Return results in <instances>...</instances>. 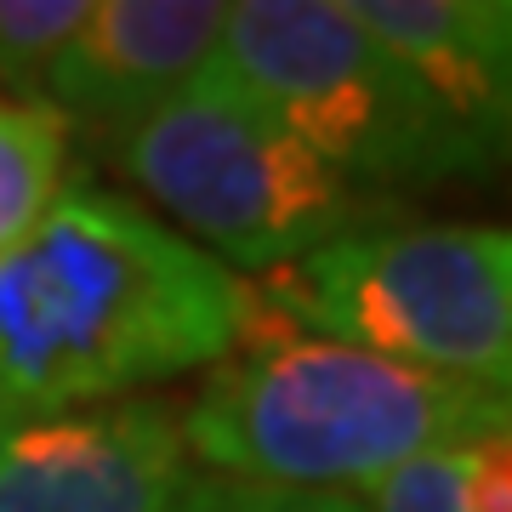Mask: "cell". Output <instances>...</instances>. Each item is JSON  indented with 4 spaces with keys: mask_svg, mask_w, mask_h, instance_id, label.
I'll use <instances>...</instances> for the list:
<instances>
[{
    "mask_svg": "<svg viewBox=\"0 0 512 512\" xmlns=\"http://www.w3.org/2000/svg\"><path fill=\"white\" fill-rule=\"evenodd\" d=\"M222 29V0H92V18L52 63L46 109L63 126L80 120L120 137L211 69Z\"/></svg>",
    "mask_w": 512,
    "mask_h": 512,
    "instance_id": "cell-7",
    "label": "cell"
},
{
    "mask_svg": "<svg viewBox=\"0 0 512 512\" xmlns=\"http://www.w3.org/2000/svg\"><path fill=\"white\" fill-rule=\"evenodd\" d=\"M92 0H0V97L46 109V80Z\"/></svg>",
    "mask_w": 512,
    "mask_h": 512,
    "instance_id": "cell-10",
    "label": "cell"
},
{
    "mask_svg": "<svg viewBox=\"0 0 512 512\" xmlns=\"http://www.w3.org/2000/svg\"><path fill=\"white\" fill-rule=\"evenodd\" d=\"M484 171L512 160V0H342Z\"/></svg>",
    "mask_w": 512,
    "mask_h": 512,
    "instance_id": "cell-8",
    "label": "cell"
},
{
    "mask_svg": "<svg viewBox=\"0 0 512 512\" xmlns=\"http://www.w3.org/2000/svg\"><path fill=\"white\" fill-rule=\"evenodd\" d=\"M109 165L160 205L183 239L256 279L393 217L387 194L330 171L211 69L148 120L109 137Z\"/></svg>",
    "mask_w": 512,
    "mask_h": 512,
    "instance_id": "cell-3",
    "label": "cell"
},
{
    "mask_svg": "<svg viewBox=\"0 0 512 512\" xmlns=\"http://www.w3.org/2000/svg\"><path fill=\"white\" fill-rule=\"evenodd\" d=\"M245 325V279L148 205L63 183L0 251V404L52 416L217 365Z\"/></svg>",
    "mask_w": 512,
    "mask_h": 512,
    "instance_id": "cell-1",
    "label": "cell"
},
{
    "mask_svg": "<svg viewBox=\"0 0 512 512\" xmlns=\"http://www.w3.org/2000/svg\"><path fill=\"white\" fill-rule=\"evenodd\" d=\"M507 421V393L308 336L245 279L239 342L183 404V444L217 478L342 495Z\"/></svg>",
    "mask_w": 512,
    "mask_h": 512,
    "instance_id": "cell-2",
    "label": "cell"
},
{
    "mask_svg": "<svg viewBox=\"0 0 512 512\" xmlns=\"http://www.w3.org/2000/svg\"><path fill=\"white\" fill-rule=\"evenodd\" d=\"M63 171H69L63 114L0 97V251L46 217V205L63 188Z\"/></svg>",
    "mask_w": 512,
    "mask_h": 512,
    "instance_id": "cell-9",
    "label": "cell"
},
{
    "mask_svg": "<svg viewBox=\"0 0 512 512\" xmlns=\"http://www.w3.org/2000/svg\"><path fill=\"white\" fill-rule=\"evenodd\" d=\"M18 410H6V404H0V450H6V439H12V427H18Z\"/></svg>",
    "mask_w": 512,
    "mask_h": 512,
    "instance_id": "cell-12",
    "label": "cell"
},
{
    "mask_svg": "<svg viewBox=\"0 0 512 512\" xmlns=\"http://www.w3.org/2000/svg\"><path fill=\"white\" fill-rule=\"evenodd\" d=\"M177 512H365V501L325 495V490H274V484H239V478L194 473V484H188Z\"/></svg>",
    "mask_w": 512,
    "mask_h": 512,
    "instance_id": "cell-11",
    "label": "cell"
},
{
    "mask_svg": "<svg viewBox=\"0 0 512 512\" xmlns=\"http://www.w3.org/2000/svg\"><path fill=\"white\" fill-rule=\"evenodd\" d=\"M211 74L279 120L348 183L387 194L484 177L421 86L348 18L342 0H239Z\"/></svg>",
    "mask_w": 512,
    "mask_h": 512,
    "instance_id": "cell-5",
    "label": "cell"
},
{
    "mask_svg": "<svg viewBox=\"0 0 512 512\" xmlns=\"http://www.w3.org/2000/svg\"><path fill=\"white\" fill-rule=\"evenodd\" d=\"M251 285L308 336L512 399V228L382 217Z\"/></svg>",
    "mask_w": 512,
    "mask_h": 512,
    "instance_id": "cell-4",
    "label": "cell"
},
{
    "mask_svg": "<svg viewBox=\"0 0 512 512\" xmlns=\"http://www.w3.org/2000/svg\"><path fill=\"white\" fill-rule=\"evenodd\" d=\"M188 484L183 404L160 393L23 416L0 450V512H177Z\"/></svg>",
    "mask_w": 512,
    "mask_h": 512,
    "instance_id": "cell-6",
    "label": "cell"
}]
</instances>
